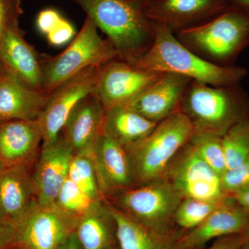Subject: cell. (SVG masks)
Returning <instances> with one entry per match:
<instances>
[{
	"label": "cell",
	"instance_id": "cell-1",
	"mask_svg": "<svg viewBox=\"0 0 249 249\" xmlns=\"http://www.w3.org/2000/svg\"><path fill=\"white\" fill-rule=\"evenodd\" d=\"M155 41L148 51L132 62L148 71L170 72L215 87L239 84L248 71L242 67H222L201 58L181 44L175 34L151 24Z\"/></svg>",
	"mask_w": 249,
	"mask_h": 249
},
{
	"label": "cell",
	"instance_id": "cell-2",
	"mask_svg": "<svg viewBox=\"0 0 249 249\" xmlns=\"http://www.w3.org/2000/svg\"><path fill=\"white\" fill-rule=\"evenodd\" d=\"M107 36L119 58L133 62L155 41V33L135 0H72Z\"/></svg>",
	"mask_w": 249,
	"mask_h": 249
},
{
	"label": "cell",
	"instance_id": "cell-3",
	"mask_svg": "<svg viewBox=\"0 0 249 249\" xmlns=\"http://www.w3.org/2000/svg\"><path fill=\"white\" fill-rule=\"evenodd\" d=\"M178 111L195 131L222 137L232 126L249 121V96L240 83L215 87L192 80Z\"/></svg>",
	"mask_w": 249,
	"mask_h": 249
},
{
	"label": "cell",
	"instance_id": "cell-4",
	"mask_svg": "<svg viewBox=\"0 0 249 249\" xmlns=\"http://www.w3.org/2000/svg\"><path fill=\"white\" fill-rule=\"evenodd\" d=\"M175 35L204 60L219 66H235L240 54L249 46V14L231 5L209 20Z\"/></svg>",
	"mask_w": 249,
	"mask_h": 249
},
{
	"label": "cell",
	"instance_id": "cell-5",
	"mask_svg": "<svg viewBox=\"0 0 249 249\" xmlns=\"http://www.w3.org/2000/svg\"><path fill=\"white\" fill-rule=\"evenodd\" d=\"M193 132L189 119L178 111L160 121L145 138L126 149L138 186L163 178Z\"/></svg>",
	"mask_w": 249,
	"mask_h": 249
},
{
	"label": "cell",
	"instance_id": "cell-6",
	"mask_svg": "<svg viewBox=\"0 0 249 249\" xmlns=\"http://www.w3.org/2000/svg\"><path fill=\"white\" fill-rule=\"evenodd\" d=\"M98 27L87 16L71 44L55 56L43 55V93L48 96L62 83L90 67H98L119 58L114 46L98 34Z\"/></svg>",
	"mask_w": 249,
	"mask_h": 249
},
{
	"label": "cell",
	"instance_id": "cell-7",
	"mask_svg": "<svg viewBox=\"0 0 249 249\" xmlns=\"http://www.w3.org/2000/svg\"><path fill=\"white\" fill-rule=\"evenodd\" d=\"M182 199L170 183L160 178L106 200L144 227L168 235L174 214Z\"/></svg>",
	"mask_w": 249,
	"mask_h": 249
},
{
	"label": "cell",
	"instance_id": "cell-8",
	"mask_svg": "<svg viewBox=\"0 0 249 249\" xmlns=\"http://www.w3.org/2000/svg\"><path fill=\"white\" fill-rule=\"evenodd\" d=\"M78 219L55 204L36 201L14 224L15 246L21 249H56L75 231Z\"/></svg>",
	"mask_w": 249,
	"mask_h": 249
},
{
	"label": "cell",
	"instance_id": "cell-9",
	"mask_svg": "<svg viewBox=\"0 0 249 249\" xmlns=\"http://www.w3.org/2000/svg\"><path fill=\"white\" fill-rule=\"evenodd\" d=\"M162 178L183 199L220 202L230 196L223 189L221 176L205 162L188 141L172 160Z\"/></svg>",
	"mask_w": 249,
	"mask_h": 249
},
{
	"label": "cell",
	"instance_id": "cell-10",
	"mask_svg": "<svg viewBox=\"0 0 249 249\" xmlns=\"http://www.w3.org/2000/svg\"><path fill=\"white\" fill-rule=\"evenodd\" d=\"M163 73L148 71L132 62L114 59L98 67L93 93L106 110L127 104Z\"/></svg>",
	"mask_w": 249,
	"mask_h": 249
},
{
	"label": "cell",
	"instance_id": "cell-11",
	"mask_svg": "<svg viewBox=\"0 0 249 249\" xmlns=\"http://www.w3.org/2000/svg\"><path fill=\"white\" fill-rule=\"evenodd\" d=\"M150 24H158L173 34L194 27L229 9L231 0H136Z\"/></svg>",
	"mask_w": 249,
	"mask_h": 249
},
{
	"label": "cell",
	"instance_id": "cell-12",
	"mask_svg": "<svg viewBox=\"0 0 249 249\" xmlns=\"http://www.w3.org/2000/svg\"><path fill=\"white\" fill-rule=\"evenodd\" d=\"M98 67L85 69L49 95L38 119L42 131V145H49L58 139L76 105L93 92Z\"/></svg>",
	"mask_w": 249,
	"mask_h": 249
},
{
	"label": "cell",
	"instance_id": "cell-13",
	"mask_svg": "<svg viewBox=\"0 0 249 249\" xmlns=\"http://www.w3.org/2000/svg\"><path fill=\"white\" fill-rule=\"evenodd\" d=\"M74 152L60 133L55 142L42 145L32 168V178L36 200L40 204H55L62 185L68 178Z\"/></svg>",
	"mask_w": 249,
	"mask_h": 249
},
{
	"label": "cell",
	"instance_id": "cell-14",
	"mask_svg": "<svg viewBox=\"0 0 249 249\" xmlns=\"http://www.w3.org/2000/svg\"><path fill=\"white\" fill-rule=\"evenodd\" d=\"M93 158L105 199L138 186L127 151L106 134L95 144Z\"/></svg>",
	"mask_w": 249,
	"mask_h": 249
},
{
	"label": "cell",
	"instance_id": "cell-15",
	"mask_svg": "<svg viewBox=\"0 0 249 249\" xmlns=\"http://www.w3.org/2000/svg\"><path fill=\"white\" fill-rule=\"evenodd\" d=\"M192 80L182 75L164 72L155 83L124 106L158 124L179 110L183 95Z\"/></svg>",
	"mask_w": 249,
	"mask_h": 249
},
{
	"label": "cell",
	"instance_id": "cell-16",
	"mask_svg": "<svg viewBox=\"0 0 249 249\" xmlns=\"http://www.w3.org/2000/svg\"><path fill=\"white\" fill-rule=\"evenodd\" d=\"M24 35L19 25L6 31L0 42V61L6 71L43 93V54L37 52Z\"/></svg>",
	"mask_w": 249,
	"mask_h": 249
},
{
	"label": "cell",
	"instance_id": "cell-17",
	"mask_svg": "<svg viewBox=\"0 0 249 249\" xmlns=\"http://www.w3.org/2000/svg\"><path fill=\"white\" fill-rule=\"evenodd\" d=\"M42 144L40 121L0 123V166H33Z\"/></svg>",
	"mask_w": 249,
	"mask_h": 249
},
{
	"label": "cell",
	"instance_id": "cell-18",
	"mask_svg": "<svg viewBox=\"0 0 249 249\" xmlns=\"http://www.w3.org/2000/svg\"><path fill=\"white\" fill-rule=\"evenodd\" d=\"M249 229V211L230 196L215 211L178 241L181 249L201 247L213 239L242 233Z\"/></svg>",
	"mask_w": 249,
	"mask_h": 249
},
{
	"label": "cell",
	"instance_id": "cell-19",
	"mask_svg": "<svg viewBox=\"0 0 249 249\" xmlns=\"http://www.w3.org/2000/svg\"><path fill=\"white\" fill-rule=\"evenodd\" d=\"M106 111L93 93L83 98L72 110L61 133L70 142L74 155L93 150L103 134Z\"/></svg>",
	"mask_w": 249,
	"mask_h": 249
},
{
	"label": "cell",
	"instance_id": "cell-20",
	"mask_svg": "<svg viewBox=\"0 0 249 249\" xmlns=\"http://www.w3.org/2000/svg\"><path fill=\"white\" fill-rule=\"evenodd\" d=\"M47 98L4 70L0 76V123L37 120Z\"/></svg>",
	"mask_w": 249,
	"mask_h": 249
},
{
	"label": "cell",
	"instance_id": "cell-21",
	"mask_svg": "<svg viewBox=\"0 0 249 249\" xmlns=\"http://www.w3.org/2000/svg\"><path fill=\"white\" fill-rule=\"evenodd\" d=\"M33 166H0V219L15 222L36 200Z\"/></svg>",
	"mask_w": 249,
	"mask_h": 249
},
{
	"label": "cell",
	"instance_id": "cell-22",
	"mask_svg": "<svg viewBox=\"0 0 249 249\" xmlns=\"http://www.w3.org/2000/svg\"><path fill=\"white\" fill-rule=\"evenodd\" d=\"M75 232L83 249H111L116 227L109 203L103 199L93 204L78 219Z\"/></svg>",
	"mask_w": 249,
	"mask_h": 249
},
{
	"label": "cell",
	"instance_id": "cell-23",
	"mask_svg": "<svg viewBox=\"0 0 249 249\" xmlns=\"http://www.w3.org/2000/svg\"><path fill=\"white\" fill-rule=\"evenodd\" d=\"M158 124L122 105L106 110L103 133L126 150L151 133Z\"/></svg>",
	"mask_w": 249,
	"mask_h": 249
},
{
	"label": "cell",
	"instance_id": "cell-24",
	"mask_svg": "<svg viewBox=\"0 0 249 249\" xmlns=\"http://www.w3.org/2000/svg\"><path fill=\"white\" fill-rule=\"evenodd\" d=\"M116 222V237L121 249H175L163 235L135 222L109 203Z\"/></svg>",
	"mask_w": 249,
	"mask_h": 249
},
{
	"label": "cell",
	"instance_id": "cell-25",
	"mask_svg": "<svg viewBox=\"0 0 249 249\" xmlns=\"http://www.w3.org/2000/svg\"><path fill=\"white\" fill-rule=\"evenodd\" d=\"M68 178L93 201L105 199L98 184L93 150L75 154L70 164Z\"/></svg>",
	"mask_w": 249,
	"mask_h": 249
},
{
	"label": "cell",
	"instance_id": "cell-26",
	"mask_svg": "<svg viewBox=\"0 0 249 249\" xmlns=\"http://www.w3.org/2000/svg\"><path fill=\"white\" fill-rule=\"evenodd\" d=\"M188 142L205 162L222 178L227 170L222 137L210 132L194 130Z\"/></svg>",
	"mask_w": 249,
	"mask_h": 249
},
{
	"label": "cell",
	"instance_id": "cell-27",
	"mask_svg": "<svg viewBox=\"0 0 249 249\" xmlns=\"http://www.w3.org/2000/svg\"><path fill=\"white\" fill-rule=\"evenodd\" d=\"M222 139L227 170L231 169L249 156V121L232 126Z\"/></svg>",
	"mask_w": 249,
	"mask_h": 249
},
{
	"label": "cell",
	"instance_id": "cell-28",
	"mask_svg": "<svg viewBox=\"0 0 249 249\" xmlns=\"http://www.w3.org/2000/svg\"><path fill=\"white\" fill-rule=\"evenodd\" d=\"M226 200L214 202L193 198H183L174 214L173 222L183 229L192 230L204 222Z\"/></svg>",
	"mask_w": 249,
	"mask_h": 249
},
{
	"label": "cell",
	"instance_id": "cell-29",
	"mask_svg": "<svg viewBox=\"0 0 249 249\" xmlns=\"http://www.w3.org/2000/svg\"><path fill=\"white\" fill-rule=\"evenodd\" d=\"M96 202L67 178L55 199V205L65 213L80 218Z\"/></svg>",
	"mask_w": 249,
	"mask_h": 249
},
{
	"label": "cell",
	"instance_id": "cell-30",
	"mask_svg": "<svg viewBox=\"0 0 249 249\" xmlns=\"http://www.w3.org/2000/svg\"><path fill=\"white\" fill-rule=\"evenodd\" d=\"M223 189L229 196L249 189V156L237 166L222 175Z\"/></svg>",
	"mask_w": 249,
	"mask_h": 249
},
{
	"label": "cell",
	"instance_id": "cell-31",
	"mask_svg": "<svg viewBox=\"0 0 249 249\" xmlns=\"http://www.w3.org/2000/svg\"><path fill=\"white\" fill-rule=\"evenodd\" d=\"M22 14L21 0H0V42L6 31L19 25Z\"/></svg>",
	"mask_w": 249,
	"mask_h": 249
},
{
	"label": "cell",
	"instance_id": "cell-32",
	"mask_svg": "<svg viewBox=\"0 0 249 249\" xmlns=\"http://www.w3.org/2000/svg\"><path fill=\"white\" fill-rule=\"evenodd\" d=\"M75 35L76 31L74 27L71 22L63 18L53 30L46 36L50 45L58 47L70 42Z\"/></svg>",
	"mask_w": 249,
	"mask_h": 249
},
{
	"label": "cell",
	"instance_id": "cell-33",
	"mask_svg": "<svg viewBox=\"0 0 249 249\" xmlns=\"http://www.w3.org/2000/svg\"><path fill=\"white\" fill-rule=\"evenodd\" d=\"M62 16L57 10L46 9L41 11L36 19V26L42 34L47 36L62 20Z\"/></svg>",
	"mask_w": 249,
	"mask_h": 249
},
{
	"label": "cell",
	"instance_id": "cell-34",
	"mask_svg": "<svg viewBox=\"0 0 249 249\" xmlns=\"http://www.w3.org/2000/svg\"><path fill=\"white\" fill-rule=\"evenodd\" d=\"M247 237V231L217 239V240L207 249H242Z\"/></svg>",
	"mask_w": 249,
	"mask_h": 249
},
{
	"label": "cell",
	"instance_id": "cell-35",
	"mask_svg": "<svg viewBox=\"0 0 249 249\" xmlns=\"http://www.w3.org/2000/svg\"><path fill=\"white\" fill-rule=\"evenodd\" d=\"M14 246V225L0 219V249H11Z\"/></svg>",
	"mask_w": 249,
	"mask_h": 249
},
{
	"label": "cell",
	"instance_id": "cell-36",
	"mask_svg": "<svg viewBox=\"0 0 249 249\" xmlns=\"http://www.w3.org/2000/svg\"><path fill=\"white\" fill-rule=\"evenodd\" d=\"M56 249H83L75 231L71 232Z\"/></svg>",
	"mask_w": 249,
	"mask_h": 249
},
{
	"label": "cell",
	"instance_id": "cell-37",
	"mask_svg": "<svg viewBox=\"0 0 249 249\" xmlns=\"http://www.w3.org/2000/svg\"><path fill=\"white\" fill-rule=\"evenodd\" d=\"M231 196L237 204L249 211V189L239 192Z\"/></svg>",
	"mask_w": 249,
	"mask_h": 249
},
{
	"label": "cell",
	"instance_id": "cell-38",
	"mask_svg": "<svg viewBox=\"0 0 249 249\" xmlns=\"http://www.w3.org/2000/svg\"><path fill=\"white\" fill-rule=\"evenodd\" d=\"M232 5L249 14V0H231Z\"/></svg>",
	"mask_w": 249,
	"mask_h": 249
},
{
	"label": "cell",
	"instance_id": "cell-39",
	"mask_svg": "<svg viewBox=\"0 0 249 249\" xmlns=\"http://www.w3.org/2000/svg\"><path fill=\"white\" fill-rule=\"evenodd\" d=\"M242 249H249V229L247 231V237Z\"/></svg>",
	"mask_w": 249,
	"mask_h": 249
},
{
	"label": "cell",
	"instance_id": "cell-40",
	"mask_svg": "<svg viewBox=\"0 0 249 249\" xmlns=\"http://www.w3.org/2000/svg\"><path fill=\"white\" fill-rule=\"evenodd\" d=\"M4 71V66H3L2 63L0 61V76L2 74L3 72Z\"/></svg>",
	"mask_w": 249,
	"mask_h": 249
},
{
	"label": "cell",
	"instance_id": "cell-41",
	"mask_svg": "<svg viewBox=\"0 0 249 249\" xmlns=\"http://www.w3.org/2000/svg\"><path fill=\"white\" fill-rule=\"evenodd\" d=\"M11 249H21L18 248V247H16V246H14V247H12V248H11Z\"/></svg>",
	"mask_w": 249,
	"mask_h": 249
}]
</instances>
